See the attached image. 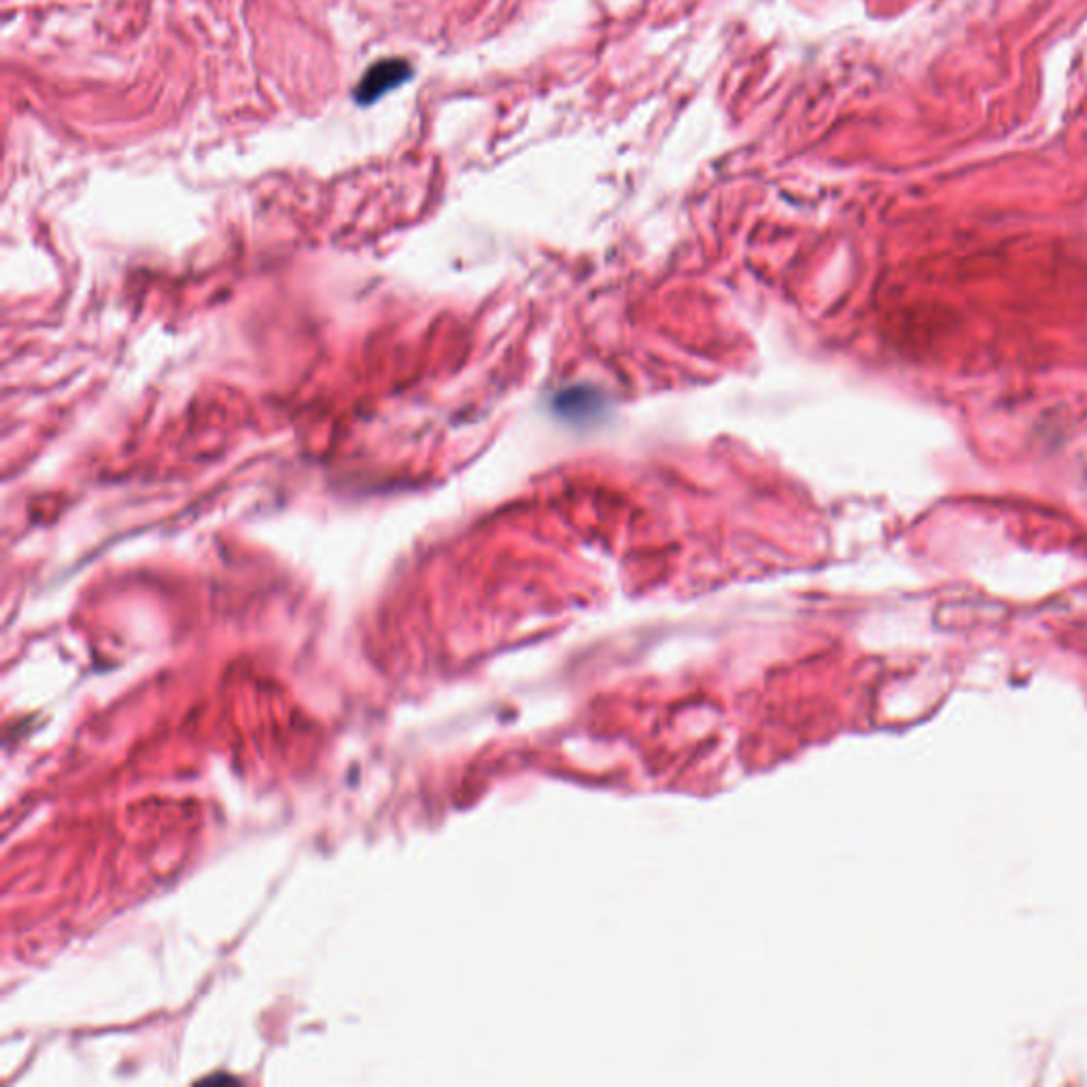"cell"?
Wrapping results in <instances>:
<instances>
[{"mask_svg":"<svg viewBox=\"0 0 1087 1087\" xmlns=\"http://www.w3.org/2000/svg\"><path fill=\"white\" fill-rule=\"evenodd\" d=\"M410 77H413V67L406 60L402 58L381 60L363 72V77L359 79L352 92V101L359 106L374 105L391 90L406 83Z\"/></svg>","mask_w":1087,"mask_h":1087,"instance_id":"cell-1","label":"cell"}]
</instances>
